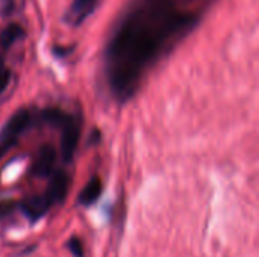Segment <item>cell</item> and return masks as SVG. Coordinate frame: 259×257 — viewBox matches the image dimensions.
I'll return each instance as SVG.
<instances>
[{
    "mask_svg": "<svg viewBox=\"0 0 259 257\" xmlns=\"http://www.w3.org/2000/svg\"><path fill=\"white\" fill-rule=\"evenodd\" d=\"M59 129L62 132V136H61L62 159H64V162H70L74 158V153L77 148V142H79V136H80V124L74 117L67 115L65 120L62 121V124L59 126Z\"/></svg>",
    "mask_w": 259,
    "mask_h": 257,
    "instance_id": "cell-1",
    "label": "cell"
},
{
    "mask_svg": "<svg viewBox=\"0 0 259 257\" xmlns=\"http://www.w3.org/2000/svg\"><path fill=\"white\" fill-rule=\"evenodd\" d=\"M30 124V114L26 109H20L11 115L6 124L0 130V141H15Z\"/></svg>",
    "mask_w": 259,
    "mask_h": 257,
    "instance_id": "cell-2",
    "label": "cell"
},
{
    "mask_svg": "<svg viewBox=\"0 0 259 257\" xmlns=\"http://www.w3.org/2000/svg\"><path fill=\"white\" fill-rule=\"evenodd\" d=\"M68 188H70V179L67 176V173L64 171H56L50 174V182L49 186L46 189V197L50 201L52 206L55 204H61L67 194H68Z\"/></svg>",
    "mask_w": 259,
    "mask_h": 257,
    "instance_id": "cell-3",
    "label": "cell"
},
{
    "mask_svg": "<svg viewBox=\"0 0 259 257\" xmlns=\"http://www.w3.org/2000/svg\"><path fill=\"white\" fill-rule=\"evenodd\" d=\"M55 161H56V151L50 144H46L39 148L33 164H32V176L35 177H50V174L53 173V167H55Z\"/></svg>",
    "mask_w": 259,
    "mask_h": 257,
    "instance_id": "cell-4",
    "label": "cell"
},
{
    "mask_svg": "<svg viewBox=\"0 0 259 257\" xmlns=\"http://www.w3.org/2000/svg\"><path fill=\"white\" fill-rule=\"evenodd\" d=\"M18 208L29 221L36 223L38 220H41L49 212L52 204H50V201L47 200L46 195H33V197H29V198L23 200L18 204Z\"/></svg>",
    "mask_w": 259,
    "mask_h": 257,
    "instance_id": "cell-5",
    "label": "cell"
},
{
    "mask_svg": "<svg viewBox=\"0 0 259 257\" xmlns=\"http://www.w3.org/2000/svg\"><path fill=\"white\" fill-rule=\"evenodd\" d=\"M97 0H73L68 14L67 21L73 26H79L96 8Z\"/></svg>",
    "mask_w": 259,
    "mask_h": 257,
    "instance_id": "cell-6",
    "label": "cell"
},
{
    "mask_svg": "<svg viewBox=\"0 0 259 257\" xmlns=\"http://www.w3.org/2000/svg\"><path fill=\"white\" fill-rule=\"evenodd\" d=\"M100 194H102V182L99 177H93L88 180V183L80 191L77 201L82 206H91L99 200Z\"/></svg>",
    "mask_w": 259,
    "mask_h": 257,
    "instance_id": "cell-7",
    "label": "cell"
},
{
    "mask_svg": "<svg viewBox=\"0 0 259 257\" xmlns=\"http://www.w3.org/2000/svg\"><path fill=\"white\" fill-rule=\"evenodd\" d=\"M24 35H26V33H24V29H23L20 24L12 23V24L6 26V27L2 30V33H0V45L5 47V48H8V47H11L14 42H17L18 39L24 38Z\"/></svg>",
    "mask_w": 259,
    "mask_h": 257,
    "instance_id": "cell-8",
    "label": "cell"
},
{
    "mask_svg": "<svg viewBox=\"0 0 259 257\" xmlns=\"http://www.w3.org/2000/svg\"><path fill=\"white\" fill-rule=\"evenodd\" d=\"M67 248L74 257H83V245L77 236H73L67 241Z\"/></svg>",
    "mask_w": 259,
    "mask_h": 257,
    "instance_id": "cell-9",
    "label": "cell"
},
{
    "mask_svg": "<svg viewBox=\"0 0 259 257\" xmlns=\"http://www.w3.org/2000/svg\"><path fill=\"white\" fill-rule=\"evenodd\" d=\"M15 208H17V204L12 200H0V218L8 217Z\"/></svg>",
    "mask_w": 259,
    "mask_h": 257,
    "instance_id": "cell-10",
    "label": "cell"
},
{
    "mask_svg": "<svg viewBox=\"0 0 259 257\" xmlns=\"http://www.w3.org/2000/svg\"><path fill=\"white\" fill-rule=\"evenodd\" d=\"M9 82H11V71L8 68L2 67L0 68V94L8 88Z\"/></svg>",
    "mask_w": 259,
    "mask_h": 257,
    "instance_id": "cell-11",
    "label": "cell"
},
{
    "mask_svg": "<svg viewBox=\"0 0 259 257\" xmlns=\"http://www.w3.org/2000/svg\"><path fill=\"white\" fill-rule=\"evenodd\" d=\"M15 141H0V159H3V156L15 145Z\"/></svg>",
    "mask_w": 259,
    "mask_h": 257,
    "instance_id": "cell-12",
    "label": "cell"
}]
</instances>
